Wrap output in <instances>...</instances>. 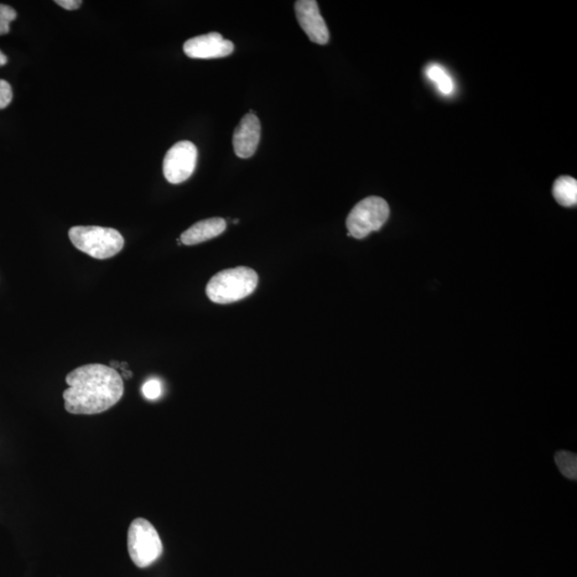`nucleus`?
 Wrapping results in <instances>:
<instances>
[{
	"label": "nucleus",
	"instance_id": "423d86ee",
	"mask_svg": "<svg viewBox=\"0 0 577 577\" xmlns=\"http://www.w3.org/2000/svg\"><path fill=\"white\" fill-rule=\"evenodd\" d=\"M199 151L196 145L187 140L175 144L166 153L163 173L171 184H180L194 174Z\"/></svg>",
	"mask_w": 577,
	"mask_h": 577
},
{
	"label": "nucleus",
	"instance_id": "f8f14e48",
	"mask_svg": "<svg viewBox=\"0 0 577 577\" xmlns=\"http://www.w3.org/2000/svg\"><path fill=\"white\" fill-rule=\"evenodd\" d=\"M425 75L438 88L444 96H451L455 91V82L444 66L439 64H431L425 70Z\"/></svg>",
	"mask_w": 577,
	"mask_h": 577
},
{
	"label": "nucleus",
	"instance_id": "39448f33",
	"mask_svg": "<svg viewBox=\"0 0 577 577\" xmlns=\"http://www.w3.org/2000/svg\"><path fill=\"white\" fill-rule=\"evenodd\" d=\"M391 209L381 197L371 196L353 207L347 218L349 236L365 238L373 231H378L387 222Z\"/></svg>",
	"mask_w": 577,
	"mask_h": 577
},
{
	"label": "nucleus",
	"instance_id": "4468645a",
	"mask_svg": "<svg viewBox=\"0 0 577 577\" xmlns=\"http://www.w3.org/2000/svg\"><path fill=\"white\" fill-rule=\"evenodd\" d=\"M17 19V12L7 4H0V35H7L10 24Z\"/></svg>",
	"mask_w": 577,
	"mask_h": 577
},
{
	"label": "nucleus",
	"instance_id": "20e7f679",
	"mask_svg": "<svg viewBox=\"0 0 577 577\" xmlns=\"http://www.w3.org/2000/svg\"><path fill=\"white\" fill-rule=\"evenodd\" d=\"M129 558L138 568H147L163 553L157 529L145 519H136L129 525L128 533Z\"/></svg>",
	"mask_w": 577,
	"mask_h": 577
},
{
	"label": "nucleus",
	"instance_id": "a211bd4d",
	"mask_svg": "<svg viewBox=\"0 0 577 577\" xmlns=\"http://www.w3.org/2000/svg\"><path fill=\"white\" fill-rule=\"evenodd\" d=\"M7 61V56L4 55L2 51H0V66L6 65Z\"/></svg>",
	"mask_w": 577,
	"mask_h": 577
},
{
	"label": "nucleus",
	"instance_id": "9b49d317",
	"mask_svg": "<svg viewBox=\"0 0 577 577\" xmlns=\"http://www.w3.org/2000/svg\"><path fill=\"white\" fill-rule=\"evenodd\" d=\"M553 195L559 205L566 207H575L577 204V181L572 176H560L555 181Z\"/></svg>",
	"mask_w": 577,
	"mask_h": 577
},
{
	"label": "nucleus",
	"instance_id": "6e6552de",
	"mask_svg": "<svg viewBox=\"0 0 577 577\" xmlns=\"http://www.w3.org/2000/svg\"><path fill=\"white\" fill-rule=\"evenodd\" d=\"M295 14L304 33L314 43L324 45L330 41V31L320 13L316 0H299Z\"/></svg>",
	"mask_w": 577,
	"mask_h": 577
},
{
	"label": "nucleus",
	"instance_id": "2eb2a0df",
	"mask_svg": "<svg viewBox=\"0 0 577 577\" xmlns=\"http://www.w3.org/2000/svg\"><path fill=\"white\" fill-rule=\"evenodd\" d=\"M162 383L158 378H151L143 386V394L148 400H157L162 394Z\"/></svg>",
	"mask_w": 577,
	"mask_h": 577
},
{
	"label": "nucleus",
	"instance_id": "7ed1b4c3",
	"mask_svg": "<svg viewBox=\"0 0 577 577\" xmlns=\"http://www.w3.org/2000/svg\"><path fill=\"white\" fill-rule=\"evenodd\" d=\"M69 238L79 251L98 260L116 256L124 246L121 233L113 228L75 226L70 229Z\"/></svg>",
	"mask_w": 577,
	"mask_h": 577
},
{
	"label": "nucleus",
	"instance_id": "f257e3e1",
	"mask_svg": "<svg viewBox=\"0 0 577 577\" xmlns=\"http://www.w3.org/2000/svg\"><path fill=\"white\" fill-rule=\"evenodd\" d=\"M69 387L64 392L66 412L74 415H96L106 412L123 396L121 374L102 363H90L67 374Z\"/></svg>",
	"mask_w": 577,
	"mask_h": 577
},
{
	"label": "nucleus",
	"instance_id": "1a4fd4ad",
	"mask_svg": "<svg viewBox=\"0 0 577 577\" xmlns=\"http://www.w3.org/2000/svg\"><path fill=\"white\" fill-rule=\"evenodd\" d=\"M261 137V123L256 114L247 113L242 118L233 134V148L238 158L249 159L256 153Z\"/></svg>",
	"mask_w": 577,
	"mask_h": 577
},
{
	"label": "nucleus",
	"instance_id": "f3484780",
	"mask_svg": "<svg viewBox=\"0 0 577 577\" xmlns=\"http://www.w3.org/2000/svg\"><path fill=\"white\" fill-rule=\"evenodd\" d=\"M56 4L61 8L73 12V10L79 9L82 3L81 0H57Z\"/></svg>",
	"mask_w": 577,
	"mask_h": 577
},
{
	"label": "nucleus",
	"instance_id": "ddd939ff",
	"mask_svg": "<svg viewBox=\"0 0 577 577\" xmlns=\"http://www.w3.org/2000/svg\"><path fill=\"white\" fill-rule=\"evenodd\" d=\"M555 464L565 478L576 480L577 478V456L573 452L559 451L555 456Z\"/></svg>",
	"mask_w": 577,
	"mask_h": 577
},
{
	"label": "nucleus",
	"instance_id": "0eeeda50",
	"mask_svg": "<svg viewBox=\"0 0 577 577\" xmlns=\"http://www.w3.org/2000/svg\"><path fill=\"white\" fill-rule=\"evenodd\" d=\"M183 51L192 59H216L231 55L235 45L221 34L211 33L187 40Z\"/></svg>",
	"mask_w": 577,
	"mask_h": 577
},
{
	"label": "nucleus",
	"instance_id": "f03ea898",
	"mask_svg": "<svg viewBox=\"0 0 577 577\" xmlns=\"http://www.w3.org/2000/svg\"><path fill=\"white\" fill-rule=\"evenodd\" d=\"M258 283V274L253 269H228L210 279L206 292L213 303L231 304L246 299L256 290Z\"/></svg>",
	"mask_w": 577,
	"mask_h": 577
},
{
	"label": "nucleus",
	"instance_id": "dca6fc26",
	"mask_svg": "<svg viewBox=\"0 0 577 577\" xmlns=\"http://www.w3.org/2000/svg\"><path fill=\"white\" fill-rule=\"evenodd\" d=\"M13 98L12 88L9 82L0 80V109L6 108Z\"/></svg>",
	"mask_w": 577,
	"mask_h": 577
},
{
	"label": "nucleus",
	"instance_id": "9d476101",
	"mask_svg": "<svg viewBox=\"0 0 577 577\" xmlns=\"http://www.w3.org/2000/svg\"><path fill=\"white\" fill-rule=\"evenodd\" d=\"M227 222L223 218L213 217L200 221L192 225L181 235V242L184 246H191L204 243L221 236L226 230Z\"/></svg>",
	"mask_w": 577,
	"mask_h": 577
}]
</instances>
